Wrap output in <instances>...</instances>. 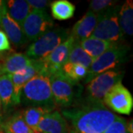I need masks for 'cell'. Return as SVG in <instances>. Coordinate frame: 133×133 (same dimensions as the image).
<instances>
[{
    "label": "cell",
    "instance_id": "obj_1",
    "mask_svg": "<svg viewBox=\"0 0 133 133\" xmlns=\"http://www.w3.org/2000/svg\"><path fill=\"white\" fill-rule=\"evenodd\" d=\"M61 112L78 133H104L117 117L104 104L84 101L71 108L62 109Z\"/></svg>",
    "mask_w": 133,
    "mask_h": 133
},
{
    "label": "cell",
    "instance_id": "obj_2",
    "mask_svg": "<svg viewBox=\"0 0 133 133\" xmlns=\"http://www.w3.org/2000/svg\"><path fill=\"white\" fill-rule=\"evenodd\" d=\"M28 107H41L52 112L56 106L52 98L50 76L45 71L34 76L23 87L20 103Z\"/></svg>",
    "mask_w": 133,
    "mask_h": 133
},
{
    "label": "cell",
    "instance_id": "obj_3",
    "mask_svg": "<svg viewBox=\"0 0 133 133\" xmlns=\"http://www.w3.org/2000/svg\"><path fill=\"white\" fill-rule=\"evenodd\" d=\"M129 49V48L126 45L116 43L102 55L95 58L88 69V73L84 83H89L97 76L109 71V70L115 69L124 63L127 57Z\"/></svg>",
    "mask_w": 133,
    "mask_h": 133
},
{
    "label": "cell",
    "instance_id": "obj_4",
    "mask_svg": "<svg viewBox=\"0 0 133 133\" xmlns=\"http://www.w3.org/2000/svg\"><path fill=\"white\" fill-rule=\"evenodd\" d=\"M124 73L120 70H112L104 72L92 79L85 90V98L83 101L87 103L104 104L105 95L117 83L122 81Z\"/></svg>",
    "mask_w": 133,
    "mask_h": 133
},
{
    "label": "cell",
    "instance_id": "obj_5",
    "mask_svg": "<svg viewBox=\"0 0 133 133\" xmlns=\"http://www.w3.org/2000/svg\"><path fill=\"white\" fill-rule=\"evenodd\" d=\"M70 35L69 29L57 28L50 30L29 45L25 55L33 60L43 58L64 42Z\"/></svg>",
    "mask_w": 133,
    "mask_h": 133
},
{
    "label": "cell",
    "instance_id": "obj_6",
    "mask_svg": "<svg viewBox=\"0 0 133 133\" xmlns=\"http://www.w3.org/2000/svg\"><path fill=\"white\" fill-rule=\"evenodd\" d=\"M120 5L118 4L98 14V22L91 37L107 42L117 43L123 38L118 24Z\"/></svg>",
    "mask_w": 133,
    "mask_h": 133
},
{
    "label": "cell",
    "instance_id": "obj_7",
    "mask_svg": "<svg viewBox=\"0 0 133 133\" xmlns=\"http://www.w3.org/2000/svg\"><path fill=\"white\" fill-rule=\"evenodd\" d=\"M50 84L52 98L56 106L63 108H69L79 98L81 90H76L75 87L78 83L70 81L64 75L62 70L50 76Z\"/></svg>",
    "mask_w": 133,
    "mask_h": 133
},
{
    "label": "cell",
    "instance_id": "obj_8",
    "mask_svg": "<svg viewBox=\"0 0 133 133\" xmlns=\"http://www.w3.org/2000/svg\"><path fill=\"white\" fill-rule=\"evenodd\" d=\"M54 22L47 10H31L21 26L28 42H34L53 28Z\"/></svg>",
    "mask_w": 133,
    "mask_h": 133
},
{
    "label": "cell",
    "instance_id": "obj_9",
    "mask_svg": "<svg viewBox=\"0 0 133 133\" xmlns=\"http://www.w3.org/2000/svg\"><path fill=\"white\" fill-rule=\"evenodd\" d=\"M103 103L113 112L129 115L132 110L133 98L128 89L122 84V81H120L105 95Z\"/></svg>",
    "mask_w": 133,
    "mask_h": 133
},
{
    "label": "cell",
    "instance_id": "obj_10",
    "mask_svg": "<svg viewBox=\"0 0 133 133\" xmlns=\"http://www.w3.org/2000/svg\"><path fill=\"white\" fill-rule=\"evenodd\" d=\"M75 43V39L70 35L66 40L54 49L47 56L40 60L42 62L44 71L49 76L62 70L63 65L66 63L70 52Z\"/></svg>",
    "mask_w": 133,
    "mask_h": 133
},
{
    "label": "cell",
    "instance_id": "obj_11",
    "mask_svg": "<svg viewBox=\"0 0 133 133\" xmlns=\"http://www.w3.org/2000/svg\"><path fill=\"white\" fill-rule=\"evenodd\" d=\"M44 71L42 62L40 59L33 60L30 65L11 75L14 86V105L20 104V96L22 90L28 82L34 76Z\"/></svg>",
    "mask_w": 133,
    "mask_h": 133
},
{
    "label": "cell",
    "instance_id": "obj_12",
    "mask_svg": "<svg viewBox=\"0 0 133 133\" xmlns=\"http://www.w3.org/2000/svg\"><path fill=\"white\" fill-rule=\"evenodd\" d=\"M0 28L3 29L8 38L15 48H22L28 42V40L25 37L21 27L8 14L7 8H5L2 16Z\"/></svg>",
    "mask_w": 133,
    "mask_h": 133
},
{
    "label": "cell",
    "instance_id": "obj_13",
    "mask_svg": "<svg viewBox=\"0 0 133 133\" xmlns=\"http://www.w3.org/2000/svg\"><path fill=\"white\" fill-rule=\"evenodd\" d=\"M98 22V14L88 10L84 16L72 27L70 35L76 42H80L90 37Z\"/></svg>",
    "mask_w": 133,
    "mask_h": 133
},
{
    "label": "cell",
    "instance_id": "obj_14",
    "mask_svg": "<svg viewBox=\"0 0 133 133\" xmlns=\"http://www.w3.org/2000/svg\"><path fill=\"white\" fill-rule=\"evenodd\" d=\"M36 131L41 133H68V128L62 114L58 111H52L41 120Z\"/></svg>",
    "mask_w": 133,
    "mask_h": 133
},
{
    "label": "cell",
    "instance_id": "obj_15",
    "mask_svg": "<svg viewBox=\"0 0 133 133\" xmlns=\"http://www.w3.org/2000/svg\"><path fill=\"white\" fill-rule=\"evenodd\" d=\"M2 64L3 73L13 75L32 64L33 59L22 52H14L6 56Z\"/></svg>",
    "mask_w": 133,
    "mask_h": 133
},
{
    "label": "cell",
    "instance_id": "obj_16",
    "mask_svg": "<svg viewBox=\"0 0 133 133\" xmlns=\"http://www.w3.org/2000/svg\"><path fill=\"white\" fill-rule=\"evenodd\" d=\"M5 2L8 14L21 27L31 11V8L25 0H9Z\"/></svg>",
    "mask_w": 133,
    "mask_h": 133
},
{
    "label": "cell",
    "instance_id": "obj_17",
    "mask_svg": "<svg viewBox=\"0 0 133 133\" xmlns=\"http://www.w3.org/2000/svg\"><path fill=\"white\" fill-rule=\"evenodd\" d=\"M0 100L4 112H6L14 105V86L11 75L6 73L0 75Z\"/></svg>",
    "mask_w": 133,
    "mask_h": 133
},
{
    "label": "cell",
    "instance_id": "obj_18",
    "mask_svg": "<svg viewBox=\"0 0 133 133\" xmlns=\"http://www.w3.org/2000/svg\"><path fill=\"white\" fill-rule=\"evenodd\" d=\"M81 47L91 58L95 59L102 55L116 43L107 42L93 37H89L79 42Z\"/></svg>",
    "mask_w": 133,
    "mask_h": 133
},
{
    "label": "cell",
    "instance_id": "obj_19",
    "mask_svg": "<svg viewBox=\"0 0 133 133\" xmlns=\"http://www.w3.org/2000/svg\"><path fill=\"white\" fill-rule=\"evenodd\" d=\"M118 24L123 35L133 34V2L127 0L120 8L118 12Z\"/></svg>",
    "mask_w": 133,
    "mask_h": 133
},
{
    "label": "cell",
    "instance_id": "obj_20",
    "mask_svg": "<svg viewBox=\"0 0 133 133\" xmlns=\"http://www.w3.org/2000/svg\"><path fill=\"white\" fill-rule=\"evenodd\" d=\"M4 133H33L31 129L24 122L21 111L12 115L1 124Z\"/></svg>",
    "mask_w": 133,
    "mask_h": 133
},
{
    "label": "cell",
    "instance_id": "obj_21",
    "mask_svg": "<svg viewBox=\"0 0 133 133\" xmlns=\"http://www.w3.org/2000/svg\"><path fill=\"white\" fill-rule=\"evenodd\" d=\"M52 16L55 19L64 21L71 19L76 11V6L67 0H57L50 5Z\"/></svg>",
    "mask_w": 133,
    "mask_h": 133
},
{
    "label": "cell",
    "instance_id": "obj_22",
    "mask_svg": "<svg viewBox=\"0 0 133 133\" xmlns=\"http://www.w3.org/2000/svg\"><path fill=\"white\" fill-rule=\"evenodd\" d=\"M51 112L41 107H28L21 111L24 122L33 131H36L41 120L46 115Z\"/></svg>",
    "mask_w": 133,
    "mask_h": 133
},
{
    "label": "cell",
    "instance_id": "obj_23",
    "mask_svg": "<svg viewBox=\"0 0 133 133\" xmlns=\"http://www.w3.org/2000/svg\"><path fill=\"white\" fill-rule=\"evenodd\" d=\"M62 72L70 81L78 83L85 79L88 73V69L79 64L66 62L62 67Z\"/></svg>",
    "mask_w": 133,
    "mask_h": 133
},
{
    "label": "cell",
    "instance_id": "obj_24",
    "mask_svg": "<svg viewBox=\"0 0 133 133\" xmlns=\"http://www.w3.org/2000/svg\"><path fill=\"white\" fill-rule=\"evenodd\" d=\"M93 60L94 59L91 58L84 50V49L81 48L79 42L75 41V43L72 48L71 51L70 52V55L68 57V60L66 62L73 63V64H79L85 66L86 68L89 69Z\"/></svg>",
    "mask_w": 133,
    "mask_h": 133
},
{
    "label": "cell",
    "instance_id": "obj_25",
    "mask_svg": "<svg viewBox=\"0 0 133 133\" xmlns=\"http://www.w3.org/2000/svg\"><path fill=\"white\" fill-rule=\"evenodd\" d=\"M117 1L112 0H92L90 3L89 10L92 12L98 14L103 13L110 8L114 7L117 5Z\"/></svg>",
    "mask_w": 133,
    "mask_h": 133
},
{
    "label": "cell",
    "instance_id": "obj_26",
    "mask_svg": "<svg viewBox=\"0 0 133 133\" xmlns=\"http://www.w3.org/2000/svg\"><path fill=\"white\" fill-rule=\"evenodd\" d=\"M127 123L126 119L117 116L114 122L104 133H129L127 129Z\"/></svg>",
    "mask_w": 133,
    "mask_h": 133
},
{
    "label": "cell",
    "instance_id": "obj_27",
    "mask_svg": "<svg viewBox=\"0 0 133 133\" xmlns=\"http://www.w3.org/2000/svg\"><path fill=\"white\" fill-rule=\"evenodd\" d=\"M27 2L31 9L39 10H46L50 3V2L47 0H28Z\"/></svg>",
    "mask_w": 133,
    "mask_h": 133
},
{
    "label": "cell",
    "instance_id": "obj_28",
    "mask_svg": "<svg viewBox=\"0 0 133 133\" xmlns=\"http://www.w3.org/2000/svg\"><path fill=\"white\" fill-rule=\"evenodd\" d=\"M11 47L9 39L8 38L5 32L0 30V52L10 51Z\"/></svg>",
    "mask_w": 133,
    "mask_h": 133
},
{
    "label": "cell",
    "instance_id": "obj_29",
    "mask_svg": "<svg viewBox=\"0 0 133 133\" xmlns=\"http://www.w3.org/2000/svg\"><path fill=\"white\" fill-rule=\"evenodd\" d=\"M5 8H6V2H5V1L0 0V22H1V18H2V14H3Z\"/></svg>",
    "mask_w": 133,
    "mask_h": 133
},
{
    "label": "cell",
    "instance_id": "obj_30",
    "mask_svg": "<svg viewBox=\"0 0 133 133\" xmlns=\"http://www.w3.org/2000/svg\"><path fill=\"white\" fill-rule=\"evenodd\" d=\"M127 129L129 133H133V122L132 120L129 121L128 123H127Z\"/></svg>",
    "mask_w": 133,
    "mask_h": 133
},
{
    "label": "cell",
    "instance_id": "obj_31",
    "mask_svg": "<svg viewBox=\"0 0 133 133\" xmlns=\"http://www.w3.org/2000/svg\"><path fill=\"white\" fill-rule=\"evenodd\" d=\"M6 57V55L3 52H0V62H3L5 58Z\"/></svg>",
    "mask_w": 133,
    "mask_h": 133
},
{
    "label": "cell",
    "instance_id": "obj_32",
    "mask_svg": "<svg viewBox=\"0 0 133 133\" xmlns=\"http://www.w3.org/2000/svg\"><path fill=\"white\" fill-rule=\"evenodd\" d=\"M68 133H78V132H76V130H74V129H70V130H69V131H68Z\"/></svg>",
    "mask_w": 133,
    "mask_h": 133
},
{
    "label": "cell",
    "instance_id": "obj_33",
    "mask_svg": "<svg viewBox=\"0 0 133 133\" xmlns=\"http://www.w3.org/2000/svg\"><path fill=\"white\" fill-rule=\"evenodd\" d=\"M2 112V103H1V100H0V116Z\"/></svg>",
    "mask_w": 133,
    "mask_h": 133
},
{
    "label": "cell",
    "instance_id": "obj_34",
    "mask_svg": "<svg viewBox=\"0 0 133 133\" xmlns=\"http://www.w3.org/2000/svg\"><path fill=\"white\" fill-rule=\"evenodd\" d=\"M3 74V72H2V64L0 63V75Z\"/></svg>",
    "mask_w": 133,
    "mask_h": 133
},
{
    "label": "cell",
    "instance_id": "obj_35",
    "mask_svg": "<svg viewBox=\"0 0 133 133\" xmlns=\"http://www.w3.org/2000/svg\"><path fill=\"white\" fill-rule=\"evenodd\" d=\"M0 133H4L3 130H2V127H1V124H0Z\"/></svg>",
    "mask_w": 133,
    "mask_h": 133
},
{
    "label": "cell",
    "instance_id": "obj_36",
    "mask_svg": "<svg viewBox=\"0 0 133 133\" xmlns=\"http://www.w3.org/2000/svg\"><path fill=\"white\" fill-rule=\"evenodd\" d=\"M33 133H41V132H37V131H34Z\"/></svg>",
    "mask_w": 133,
    "mask_h": 133
}]
</instances>
